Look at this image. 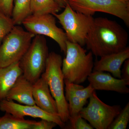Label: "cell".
<instances>
[{
    "instance_id": "1",
    "label": "cell",
    "mask_w": 129,
    "mask_h": 129,
    "mask_svg": "<svg viewBox=\"0 0 129 129\" xmlns=\"http://www.w3.org/2000/svg\"><path fill=\"white\" fill-rule=\"evenodd\" d=\"M128 41V32L118 23L99 17L94 18L86 45L93 55L101 57L124 50Z\"/></svg>"
},
{
    "instance_id": "2",
    "label": "cell",
    "mask_w": 129,
    "mask_h": 129,
    "mask_svg": "<svg viewBox=\"0 0 129 129\" xmlns=\"http://www.w3.org/2000/svg\"><path fill=\"white\" fill-rule=\"evenodd\" d=\"M65 57L62 59V70L64 80L80 84L87 79L93 71V54L79 44L67 41Z\"/></svg>"
},
{
    "instance_id": "3",
    "label": "cell",
    "mask_w": 129,
    "mask_h": 129,
    "mask_svg": "<svg viewBox=\"0 0 129 129\" xmlns=\"http://www.w3.org/2000/svg\"><path fill=\"white\" fill-rule=\"evenodd\" d=\"M62 62V57L60 55L54 52L49 53L45 69L41 77L48 84L51 94L56 103L58 114L65 123L69 122L70 116L68 103L64 95Z\"/></svg>"
},
{
    "instance_id": "4",
    "label": "cell",
    "mask_w": 129,
    "mask_h": 129,
    "mask_svg": "<svg viewBox=\"0 0 129 129\" xmlns=\"http://www.w3.org/2000/svg\"><path fill=\"white\" fill-rule=\"evenodd\" d=\"M49 53L44 36H35L27 50L19 61L23 75L32 84L40 78L45 71Z\"/></svg>"
},
{
    "instance_id": "5",
    "label": "cell",
    "mask_w": 129,
    "mask_h": 129,
    "mask_svg": "<svg viewBox=\"0 0 129 129\" xmlns=\"http://www.w3.org/2000/svg\"><path fill=\"white\" fill-rule=\"evenodd\" d=\"M64 8L61 13L52 15L62 26L68 41L84 46L94 18L75 11L68 3Z\"/></svg>"
},
{
    "instance_id": "6",
    "label": "cell",
    "mask_w": 129,
    "mask_h": 129,
    "mask_svg": "<svg viewBox=\"0 0 129 129\" xmlns=\"http://www.w3.org/2000/svg\"><path fill=\"white\" fill-rule=\"evenodd\" d=\"M35 36L19 25H14L0 46V68L19 62Z\"/></svg>"
},
{
    "instance_id": "7",
    "label": "cell",
    "mask_w": 129,
    "mask_h": 129,
    "mask_svg": "<svg viewBox=\"0 0 129 129\" xmlns=\"http://www.w3.org/2000/svg\"><path fill=\"white\" fill-rule=\"evenodd\" d=\"M75 11L92 16L96 12L104 13L120 19L129 27V1L123 0H68Z\"/></svg>"
},
{
    "instance_id": "8",
    "label": "cell",
    "mask_w": 129,
    "mask_h": 129,
    "mask_svg": "<svg viewBox=\"0 0 129 129\" xmlns=\"http://www.w3.org/2000/svg\"><path fill=\"white\" fill-rule=\"evenodd\" d=\"M22 24L28 32L35 35L46 36L52 39L65 55L67 39L64 30L58 27L56 18L52 14H32L26 18Z\"/></svg>"
},
{
    "instance_id": "9",
    "label": "cell",
    "mask_w": 129,
    "mask_h": 129,
    "mask_svg": "<svg viewBox=\"0 0 129 129\" xmlns=\"http://www.w3.org/2000/svg\"><path fill=\"white\" fill-rule=\"evenodd\" d=\"M87 107L79 113L83 118L89 122L93 128L108 129L114 119L120 112V105L111 106L102 101L95 91L89 98Z\"/></svg>"
},
{
    "instance_id": "10",
    "label": "cell",
    "mask_w": 129,
    "mask_h": 129,
    "mask_svg": "<svg viewBox=\"0 0 129 129\" xmlns=\"http://www.w3.org/2000/svg\"><path fill=\"white\" fill-rule=\"evenodd\" d=\"M0 111L12 115L24 118L26 116L55 122L61 128H64L65 123L63 122L59 114H52L42 109L37 105H21L13 101L4 99L0 101Z\"/></svg>"
},
{
    "instance_id": "11",
    "label": "cell",
    "mask_w": 129,
    "mask_h": 129,
    "mask_svg": "<svg viewBox=\"0 0 129 129\" xmlns=\"http://www.w3.org/2000/svg\"><path fill=\"white\" fill-rule=\"evenodd\" d=\"M87 79L95 90L109 91L123 94L129 93L128 82L103 72L92 71Z\"/></svg>"
},
{
    "instance_id": "12",
    "label": "cell",
    "mask_w": 129,
    "mask_h": 129,
    "mask_svg": "<svg viewBox=\"0 0 129 129\" xmlns=\"http://www.w3.org/2000/svg\"><path fill=\"white\" fill-rule=\"evenodd\" d=\"M100 57V60L94 62L92 71L109 72L113 77L121 79V67L125 61L129 58V47L118 52Z\"/></svg>"
},
{
    "instance_id": "13",
    "label": "cell",
    "mask_w": 129,
    "mask_h": 129,
    "mask_svg": "<svg viewBox=\"0 0 129 129\" xmlns=\"http://www.w3.org/2000/svg\"><path fill=\"white\" fill-rule=\"evenodd\" d=\"M33 96L36 105L40 108L50 113L58 114L55 100L47 83L41 77L33 84Z\"/></svg>"
},
{
    "instance_id": "14",
    "label": "cell",
    "mask_w": 129,
    "mask_h": 129,
    "mask_svg": "<svg viewBox=\"0 0 129 129\" xmlns=\"http://www.w3.org/2000/svg\"><path fill=\"white\" fill-rule=\"evenodd\" d=\"M33 85L21 75L9 90L6 99L16 101L24 105H35L33 96Z\"/></svg>"
},
{
    "instance_id": "15",
    "label": "cell",
    "mask_w": 129,
    "mask_h": 129,
    "mask_svg": "<svg viewBox=\"0 0 129 129\" xmlns=\"http://www.w3.org/2000/svg\"><path fill=\"white\" fill-rule=\"evenodd\" d=\"M22 74L19 62L0 68V101L6 99L9 90Z\"/></svg>"
},
{
    "instance_id": "16",
    "label": "cell",
    "mask_w": 129,
    "mask_h": 129,
    "mask_svg": "<svg viewBox=\"0 0 129 129\" xmlns=\"http://www.w3.org/2000/svg\"><path fill=\"white\" fill-rule=\"evenodd\" d=\"M36 122L6 113L0 117V129H32Z\"/></svg>"
},
{
    "instance_id": "17",
    "label": "cell",
    "mask_w": 129,
    "mask_h": 129,
    "mask_svg": "<svg viewBox=\"0 0 129 129\" xmlns=\"http://www.w3.org/2000/svg\"><path fill=\"white\" fill-rule=\"evenodd\" d=\"M62 8L55 0H31L32 14H53L59 12Z\"/></svg>"
},
{
    "instance_id": "18",
    "label": "cell",
    "mask_w": 129,
    "mask_h": 129,
    "mask_svg": "<svg viewBox=\"0 0 129 129\" xmlns=\"http://www.w3.org/2000/svg\"><path fill=\"white\" fill-rule=\"evenodd\" d=\"M31 0H14L11 18L14 25L22 24L26 18L32 14Z\"/></svg>"
},
{
    "instance_id": "19",
    "label": "cell",
    "mask_w": 129,
    "mask_h": 129,
    "mask_svg": "<svg viewBox=\"0 0 129 129\" xmlns=\"http://www.w3.org/2000/svg\"><path fill=\"white\" fill-rule=\"evenodd\" d=\"M64 84L65 88L72 91L85 104L87 103V100L95 91L90 84L84 88L82 85L71 83L66 80H64Z\"/></svg>"
},
{
    "instance_id": "20",
    "label": "cell",
    "mask_w": 129,
    "mask_h": 129,
    "mask_svg": "<svg viewBox=\"0 0 129 129\" xmlns=\"http://www.w3.org/2000/svg\"><path fill=\"white\" fill-rule=\"evenodd\" d=\"M64 90L65 98L68 103L70 117L79 114L85 104L69 90L64 88Z\"/></svg>"
},
{
    "instance_id": "21",
    "label": "cell",
    "mask_w": 129,
    "mask_h": 129,
    "mask_svg": "<svg viewBox=\"0 0 129 129\" xmlns=\"http://www.w3.org/2000/svg\"><path fill=\"white\" fill-rule=\"evenodd\" d=\"M129 121V103L128 102L114 119L108 129H125Z\"/></svg>"
},
{
    "instance_id": "22",
    "label": "cell",
    "mask_w": 129,
    "mask_h": 129,
    "mask_svg": "<svg viewBox=\"0 0 129 129\" xmlns=\"http://www.w3.org/2000/svg\"><path fill=\"white\" fill-rule=\"evenodd\" d=\"M14 25L11 17L0 14V46Z\"/></svg>"
},
{
    "instance_id": "23",
    "label": "cell",
    "mask_w": 129,
    "mask_h": 129,
    "mask_svg": "<svg viewBox=\"0 0 129 129\" xmlns=\"http://www.w3.org/2000/svg\"><path fill=\"white\" fill-rule=\"evenodd\" d=\"M69 122L70 129H93L94 128L86 120L82 118L79 114L73 117H70Z\"/></svg>"
},
{
    "instance_id": "24",
    "label": "cell",
    "mask_w": 129,
    "mask_h": 129,
    "mask_svg": "<svg viewBox=\"0 0 129 129\" xmlns=\"http://www.w3.org/2000/svg\"><path fill=\"white\" fill-rule=\"evenodd\" d=\"M14 0H0V14L11 17Z\"/></svg>"
},
{
    "instance_id": "25",
    "label": "cell",
    "mask_w": 129,
    "mask_h": 129,
    "mask_svg": "<svg viewBox=\"0 0 129 129\" xmlns=\"http://www.w3.org/2000/svg\"><path fill=\"white\" fill-rule=\"evenodd\" d=\"M55 122L49 120L41 119L40 121H36L32 129H52L57 126Z\"/></svg>"
},
{
    "instance_id": "26",
    "label": "cell",
    "mask_w": 129,
    "mask_h": 129,
    "mask_svg": "<svg viewBox=\"0 0 129 129\" xmlns=\"http://www.w3.org/2000/svg\"><path fill=\"white\" fill-rule=\"evenodd\" d=\"M121 79L129 83V59L125 60L121 70Z\"/></svg>"
},
{
    "instance_id": "27",
    "label": "cell",
    "mask_w": 129,
    "mask_h": 129,
    "mask_svg": "<svg viewBox=\"0 0 129 129\" xmlns=\"http://www.w3.org/2000/svg\"><path fill=\"white\" fill-rule=\"evenodd\" d=\"M62 8H64L68 3V0H55Z\"/></svg>"
},
{
    "instance_id": "28",
    "label": "cell",
    "mask_w": 129,
    "mask_h": 129,
    "mask_svg": "<svg viewBox=\"0 0 129 129\" xmlns=\"http://www.w3.org/2000/svg\"><path fill=\"white\" fill-rule=\"evenodd\" d=\"M123 1H129V0H123Z\"/></svg>"
}]
</instances>
